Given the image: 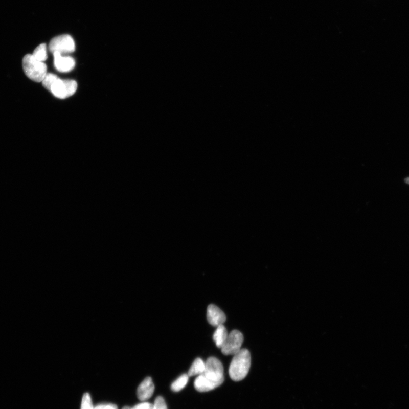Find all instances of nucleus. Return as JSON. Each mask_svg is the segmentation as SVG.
I'll use <instances>...</instances> for the list:
<instances>
[{
	"instance_id": "nucleus-17",
	"label": "nucleus",
	"mask_w": 409,
	"mask_h": 409,
	"mask_svg": "<svg viewBox=\"0 0 409 409\" xmlns=\"http://www.w3.org/2000/svg\"><path fill=\"white\" fill-rule=\"evenodd\" d=\"M133 409H155L154 405L153 404L143 401V402L138 403L137 405L132 407Z\"/></svg>"
},
{
	"instance_id": "nucleus-20",
	"label": "nucleus",
	"mask_w": 409,
	"mask_h": 409,
	"mask_svg": "<svg viewBox=\"0 0 409 409\" xmlns=\"http://www.w3.org/2000/svg\"><path fill=\"white\" fill-rule=\"evenodd\" d=\"M405 181L406 183L409 184V177H407L405 179Z\"/></svg>"
},
{
	"instance_id": "nucleus-10",
	"label": "nucleus",
	"mask_w": 409,
	"mask_h": 409,
	"mask_svg": "<svg viewBox=\"0 0 409 409\" xmlns=\"http://www.w3.org/2000/svg\"><path fill=\"white\" fill-rule=\"evenodd\" d=\"M223 382L215 381L209 379L203 375H199L195 381L194 385L196 390L199 392H206L212 391L222 385Z\"/></svg>"
},
{
	"instance_id": "nucleus-6",
	"label": "nucleus",
	"mask_w": 409,
	"mask_h": 409,
	"mask_svg": "<svg viewBox=\"0 0 409 409\" xmlns=\"http://www.w3.org/2000/svg\"><path fill=\"white\" fill-rule=\"evenodd\" d=\"M202 375L215 381L224 382V370L222 362L216 357L208 358Z\"/></svg>"
},
{
	"instance_id": "nucleus-4",
	"label": "nucleus",
	"mask_w": 409,
	"mask_h": 409,
	"mask_svg": "<svg viewBox=\"0 0 409 409\" xmlns=\"http://www.w3.org/2000/svg\"><path fill=\"white\" fill-rule=\"evenodd\" d=\"M49 48L53 54L56 52L61 54L72 53L75 50V43L70 35H61L51 39Z\"/></svg>"
},
{
	"instance_id": "nucleus-13",
	"label": "nucleus",
	"mask_w": 409,
	"mask_h": 409,
	"mask_svg": "<svg viewBox=\"0 0 409 409\" xmlns=\"http://www.w3.org/2000/svg\"><path fill=\"white\" fill-rule=\"evenodd\" d=\"M188 380L189 376L188 374L182 375L172 383L171 387L172 391L175 392H180L186 387Z\"/></svg>"
},
{
	"instance_id": "nucleus-14",
	"label": "nucleus",
	"mask_w": 409,
	"mask_h": 409,
	"mask_svg": "<svg viewBox=\"0 0 409 409\" xmlns=\"http://www.w3.org/2000/svg\"><path fill=\"white\" fill-rule=\"evenodd\" d=\"M32 55L35 59L44 62L48 59L47 46L44 43L40 44L34 50Z\"/></svg>"
},
{
	"instance_id": "nucleus-16",
	"label": "nucleus",
	"mask_w": 409,
	"mask_h": 409,
	"mask_svg": "<svg viewBox=\"0 0 409 409\" xmlns=\"http://www.w3.org/2000/svg\"><path fill=\"white\" fill-rule=\"evenodd\" d=\"M155 409H168L166 402L161 396H158L156 398L154 404Z\"/></svg>"
},
{
	"instance_id": "nucleus-3",
	"label": "nucleus",
	"mask_w": 409,
	"mask_h": 409,
	"mask_svg": "<svg viewBox=\"0 0 409 409\" xmlns=\"http://www.w3.org/2000/svg\"><path fill=\"white\" fill-rule=\"evenodd\" d=\"M24 73L30 79L40 83L47 75V65L34 58L32 54L26 55L22 60Z\"/></svg>"
},
{
	"instance_id": "nucleus-11",
	"label": "nucleus",
	"mask_w": 409,
	"mask_h": 409,
	"mask_svg": "<svg viewBox=\"0 0 409 409\" xmlns=\"http://www.w3.org/2000/svg\"><path fill=\"white\" fill-rule=\"evenodd\" d=\"M228 332L226 327L223 325L217 327L213 335V339L217 347L221 349L228 336Z\"/></svg>"
},
{
	"instance_id": "nucleus-15",
	"label": "nucleus",
	"mask_w": 409,
	"mask_h": 409,
	"mask_svg": "<svg viewBox=\"0 0 409 409\" xmlns=\"http://www.w3.org/2000/svg\"><path fill=\"white\" fill-rule=\"evenodd\" d=\"M81 409H95L90 396L88 393H85L82 398Z\"/></svg>"
},
{
	"instance_id": "nucleus-1",
	"label": "nucleus",
	"mask_w": 409,
	"mask_h": 409,
	"mask_svg": "<svg viewBox=\"0 0 409 409\" xmlns=\"http://www.w3.org/2000/svg\"><path fill=\"white\" fill-rule=\"evenodd\" d=\"M42 83L46 89L60 99H65L74 95L78 88L76 81L61 79L51 73L46 75Z\"/></svg>"
},
{
	"instance_id": "nucleus-19",
	"label": "nucleus",
	"mask_w": 409,
	"mask_h": 409,
	"mask_svg": "<svg viewBox=\"0 0 409 409\" xmlns=\"http://www.w3.org/2000/svg\"><path fill=\"white\" fill-rule=\"evenodd\" d=\"M122 409H133V408L129 406H125L124 407H123Z\"/></svg>"
},
{
	"instance_id": "nucleus-12",
	"label": "nucleus",
	"mask_w": 409,
	"mask_h": 409,
	"mask_svg": "<svg viewBox=\"0 0 409 409\" xmlns=\"http://www.w3.org/2000/svg\"><path fill=\"white\" fill-rule=\"evenodd\" d=\"M204 367H206V363L201 358H197L193 362L190 369L188 372V375L189 377H192L202 375L204 371Z\"/></svg>"
},
{
	"instance_id": "nucleus-2",
	"label": "nucleus",
	"mask_w": 409,
	"mask_h": 409,
	"mask_svg": "<svg viewBox=\"0 0 409 409\" xmlns=\"http://www.w3.org/2000/svg\"><path fill=\"white\" fill-rule=\"evenodd\" d=\"M251 355L247 349H241L234 355L229 367V375L234 381H239L246 377L251 367Z\"/></svg>"
},
{
	"instance_id": "nucleus-8",
	"label": "nucleus",
	"mask_w": 409,
	"mask_h": 409,
	"mask_svg": "<svg viewBox=\"0 0 409 409\" xmlns=\"http://www.w3.org/2000/svg\"><path fill=\"white\" fill-rule=\"evenodd\" d=\"M207 320L210 324L217 327L223 325L226 321V316L218 306L211 304L208 307Z\"/></svg>"
},
{
	"instance_id": "nucleus-9",
	"label": "nucleus",
	"mask_w": 409,
	"mask_h": 409,
	"mask_svg": "<svg viewBox=\"0 0 409 409\" xmlns=\"http://www.w3.org/2000/svg\"><path fill=\"white\" fill-rule=\"evenodd\" d=\"M154 391L155 385L152 378L150 377H146L137 389V397L140 400L146 401L152 396Z\"/></svg>"
},
{
	"instance_id": "nucleus-7",
	"label": "nucleus",
	"mask_w": 409,
	"mask_h": 409,
	"mask_svg": "<svg viewBox=\"0 0 409 409\" xmlns=\"http://www.w3.org/2000/svg\"><path fill=\"white\" fill-rule=\"evenodd\" d=\"M54 66L60 73H69L73 70L75 66V60L71 56H62L59 53L53 54Z\"/></svg>"
},
{
	"instance_id": "nucleus-18",
	"label": "nucleus",
	"mask_w": 409,
	"mask_h": 409,
	"mask_svg": "<svg viewBox=\"0 0 409 409\" xmlns=\"http://www.w3.org/2000/svg\"><path fill=\"white\" fill-rule=\"evenodd\" d=\"M95 409H118V407L115 404L104 403L97 405Z\"/></svg>"
},
{
	"instance_id": "nucleus-5",
	"label": "nucleus",
	"mask_w": 409,
	"mask_h": 409,
	"mask_svg": "<svg viewBox=\"0 0 409 409\" xmlns=\"http://www.w3.org/2000/svg\"><path fill=\"white\" fill-rule=\"evenodd\" d=\"M244 337L241 332L234 330L229 334L226 341L221 348L224 355H234L241 350Z\"/></svg>"
}]
</instances>
